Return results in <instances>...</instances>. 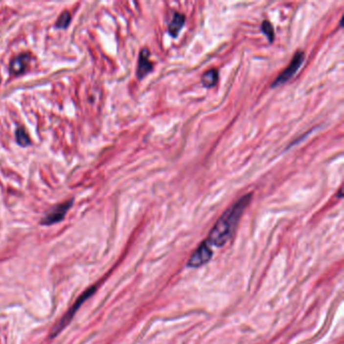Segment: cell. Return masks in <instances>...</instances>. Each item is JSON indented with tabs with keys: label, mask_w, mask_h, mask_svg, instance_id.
Masks as SVG:
<instances>
[{
	"label": "cell",
	"mask_w": 344,
	"mask_h": 344,
	"mask_svg": "<svg viewBox=\"0 0 344 344\" xmlns=\"http://www.w3.org/2000/svg\"><path fill=\"white\" fill-rule=\"evenodd\" d=\"M252 198V194L244 195L243 197H241L223 213L211 229L208 238L205 240L209 247L222 248L230 240L238 225L240 217L242 216L245 208L251 203Z\"/></svg>",
	"instance_id": "1"
},
{
	"label": "cell",
	"mask_w": 344,
	"mask_h": 344,
	"mask_svg": "<svg viewBox=\"0 0 344 344\" xmlns=\"http://www.w3.org/2000/svg\"><path fill=\"white\" fill-rule=\"evenodd\" d=\"M96 287L92 286L90 288H88L83 294H81V296L76 300V302L73 304V306L67 311V313L65 314L61 320L59 322H57V324L53 327V329L51 330V337H56L58 336L66 327L71 323V321L73 320L75 314L77 313V311L80 309V307L84 304V302H86L92 295L96 292Z\"/></svg>",
	"instance_id": "2"
},
{
	"label": "cell",
	"mask_w": 344,
	"mask_h": 344,
	"mask_svg": "<svg viewBox=\"0 0 344 344\" xmlns=\"http://www.w3.org/2000/svg\"><path fill=\"white\" fill-rule=\"evenodd\" d=\"M304 59H305V54L302 51H298L296 54H295L289 66L275 78L274 83L272 84V87L275 88L276 86L283 85L286 83V82H288L295 74L298 72L301 65L304 62Z\"/></svg>",
	"instance_id": "3"
},
{
	"label": "cell",
	"mask_w": 344,
	"mask_h": 344,
	"mask_svg": "<svg viewBox=\"0 0 344 344\" xmlns=\"http://www.w3.org/2000/svg\"><path fill=\"white\" fill-rule=\"evenodd\" d=\"M212 255H213V252L211 247H209V245L204 241L191 255L188 261V267L194 268V269L202 267L203 265L208 263V261L211 259Z\"/></svg>",
	"instance_id": "4"
},
{
	"label": "cell",
	"mask_w": 344,
	"mask_h": 344,
	"mask_svg": "<svg viewBox=\"0 0 344 344\" xmlns=\"http://www.w3.org/2000/svg\"><path fill=\"white\" fill-rule=\"evenodd\" d=\"M72 204H73V201L70 200V201H67V202L62 203V204L56 206L43 218V220L41 221V224L52 225V224H55V223L62 221L65 218V216H66L67 212L71 208Z\"/></svg>",
	"instance_id": "5"
},
{
	"label": "cell",
	"mask_w": 344,
	"mask_h": 344,
	"mask_svg": "<svg viewBox=\"0 0 344 344\" xmlns=\"http://www.w3.org/2000/svg\"><path fill=\"white\" fill-rule=\"evenodd\" d=\"M153 63L150 59V52L146 48H142L138 58V77L142 79L150 72L153 71Z\"/></svg>",
	"instance_id": "6"
},
{
	"label": "cell",
	"mask_w": 344,
	"mask_h": 344,
	"mask_svg": "<svg viewBox=\"0 0 344 344\" xmlns=\"http://www.w3.org/2000/svg\"><path fill=\"white\" fill-rule=\"evenodd\" d=\"M29 62L28 54H21L15 57L10 63V71L13 74H22L27 67Z\"/></svg>",
	"instance_id": "7"
},
{
	"label": "cell",
	"mask_w": 344,
	"mask_h": 344,
	"mask_svg": "<svg viewBox=\"0 0 344 344\" xmlns=\"http://www.w3.org/2000/svg\"><path fill=\"white\" fill-rule=\"evenodd\" d=\"M185 21H186V18L184 14L176 12L173 16L172 22L169 24V28H168L169 34L172 37H177L179 35V32L183 28L185 24Z\"/></svg>",
	"instance_id": "8"
},
{
	"label": "cell",
	"mask_w": 344,
	"mask_h": 344,
	"mask_svg": "<svg viewBox=\"0 0 344 344\" xmlns=\"http://www.w3.org/2000/svg\"><path fill=\"white\" fill-rule=\"evenodd\" d=\"M219 78L218 71L216 69H210L206 71L202 76V84L206 88H211L215 86Z\"/></svg>",
	"instance_id": "9"
},
{
	"label": "cell",
	"mask_w": 344,
	"mask_h": 344,
	"mask_svg": "<svg viewBox=\"0 0 344 344\" xmlns=\"http://www.w3.org/2000/svg\"><path fill=\"white\" fill-rule=\"evenodd\" d=\"M71 22V14L69 11H64L61 15L59 20L56 23V26L58 28H66Z\"/></svg>",
	"instance_id": "10"
},
{
	"label": "cell",
	"mask_w": 344,
	"mask_h": 344,
	"mask_svg": "<svg viewBox=\"0 0 344 344\" xmlns=\"http://www.w3.org/2000/svg\"><path fill=\"white\" fill-rule=\"evenodd\" d=\"M15 137H16V141H18L22 146H26L30 143V139H29L27 134L24 132V129H23V128H19L18 130H16Z\"/></svg>",
	"instance_id": "11"
},
{
	"label": "cell",
	"mask_w": 344,
	"mask_h": 344,
	"mask_svg": "<svg viewBox=\"0 0 344 344\" xmlns=\"http://www.w3.org/2000/svg\"><path fill=\"white\" fill-rule=\"evenodd\" d=\"M261 30H263L266 37L269 39L270 43H273L275 39V31L272 23L268 21H265L263 23H261Z\"/></svg>",
	"instance_id": "12"
}]
</instances>
